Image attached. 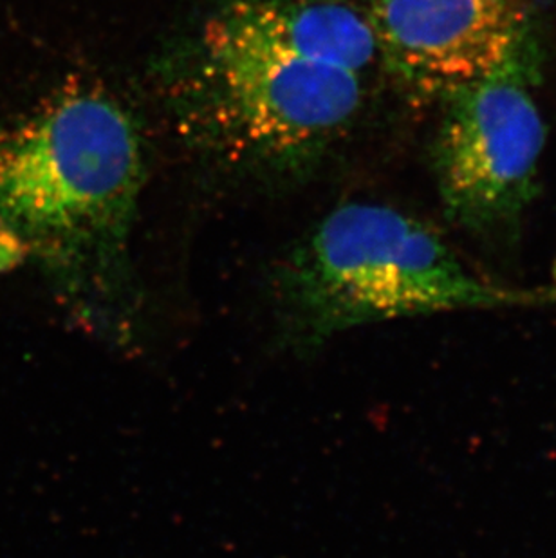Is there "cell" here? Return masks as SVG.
<instances>
[{"mask_svg":"<svg viewBox=\"0 0 556 558\" xmlns=\"http://www.w3.org/2000/svg\"><path fill=\"white\" fill-rule=\"evenodd\" d=\"M195 87L211 132L233 156L277 163L318 150L362 104V74L299 59L225 5L203 27Z\"/></svg>","mask_w":556,"mask_h":558,"instance_id":"cell-3","label":"cell"},{"mask_svg":"<svg viewBox=\"0 0 556 558\" xmlns=\"http://www.w3.org/2000/svg\"><path fill=\"white\" fill-rule=\"evenodd\" d=\"M368 19L390 73L445 98L497 68L531 24L524 0H376Z\"/></svg>","mask_w":556,"mask_h":558,"instance_id":"cell-5","label":"cell"},{"mask_svg":"<svg viewBox=\"0 0 556 558\" xmlns=\"http://www.w3.org/2000/svg\"><path fill=\"white\" fill-rule=\"evenodd\" d=\"M539 73L541 48L530 24L497 68L446 96L436 178L446 216L459 227L509 228L535 197L546 143Z\"/></svg>","mask_w":556,"mask_h":558,"instance_id":"cell-4","label":"cell"},{"mask_svg":"<svg viewBox=\"0 0 556 558\" xmlns=\"http://www.w3.org/2000/svg\"><path fill=\"white\" fill-rule=\"evenodd\" d=\"M268 302L278 345L310 359L354 327L446 311L542 306L556 302V291L489 282L425 222L390 206L351 203L278 264Z\"/></svg>","mask_w":556,"mask_h":558,"instance_id":"cell-2","label":"cell"},{"mask_svg":"<svg viewBox=\"0 0 556 558\" xmlns=\"http://www.w3.org/2000/svg\"><path fill=\"white\" fill-rule=\"evenodd\" d=\"M142 165L131 117L89 87L62 93L0 140L2 248L35 260L73 320L118 351L145 331L129 255Z\"/></svg>","mask_w":556,"mask_h":558,"instance_id":"cell-1","label":"cell"},{"mask_svg":"<svg viewBox=\"0 0 556 558\" xmlns=\"http://www.w3.org/2000/svg\"><path fill=\"white\" fill-rule=\"evenodd\" d=\"M225 10L253 35L307 62L362 74L378 54L368 15L340 0H231Z\"/></svg>","mask_w":556,"mask_h":558,"instance_id":"cell-6","label":"cell"}]
</instances>
